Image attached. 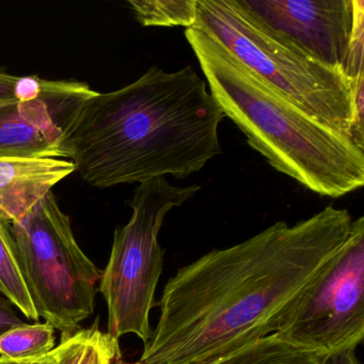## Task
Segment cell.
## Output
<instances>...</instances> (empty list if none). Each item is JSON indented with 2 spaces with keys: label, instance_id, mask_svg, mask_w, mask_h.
Segmentation results:
<instances>
[{
  "label": "cell",
  "instance_id": "7402d4cb",
  "mask_svg": "<svg viewBox=\"0 0 364 364\" xmlns=\"http://www.w3.org/2000/svg\"><path fill=\"white\" fill-rule=\"evenodd\" d=\"M112 364H144V363H141V362H140L139 360H138V361H136V362L124 361V360H123L122 355H119V357L117 358L116 360H114V363H112Z\"/></svg>",
  "mask_w": 364,
  "mask_h": 364
},
{
  "label": "cell",
  "instance_id": "52a82bcc",
  "mask_svg": "<svg viewBox=\"0 0 364 364\" xmlns=\"http://www.w3.org/2000/svg\"><path fill=\"white\" fill-rule=\"evenodd\" d=\"M283 338L325 355L355 350L364 338V217L283 315Z\"/></svg>",
  "mask_w": 364,
  "mask_h": 364
},
{
  "label": "cell",
  "instance_id": "9c48e42d",
  "mask_svg": "<svg viewBox=\"0 0 364 364\" xmlns=\"http://www.w3.org/2000/svg\"><path fill=\"white\" fill-rule=\"evenodd\" d=\"M95 93L85 82L44 80L33 101L0 105V157L65 159V137Z\"/></svg>",
  "mask_w": 364,
  "mask_h": 364
},
{
  "label": "cell",
  "instance_id": "3957f363",
  "mask_svg": "<svg viewBox=\"0 0 364 364\" xmlns=\"http://www.w3.org/2000/svg\"><path fill=\"white\" fill-rule=\"evenodd\" d=\"M210 92L225 117L277 171L323 197L364 184V150L257 77L204 31L186 29Z\"/></svg>",
  "mask_w": 364,
  "mask_h": 364
},
{
  "label": "cell",
  "instance_id": "2e32d148",
  "mask_svg": "<svg viewBox=\"0 0 364 364\" xmlns=\"http://www.w3.org/2000/svg\"><path fill=\"white\" fill-rule=\"evenodd\" d=\"M349 134L351 140L364 150V75L357 78L353 85Z\"/></svg>",
  "mask_w": 364,
  "mask_h": 364
},
{
  "label": "cell",
  "instance_id": "7a4b0ae2",
  "mask_svg": "<svg viewBox=\"0 0 364 364\" xmlns=\"http://www.w3.org/2000/svg\"><path fill=\"white\" fill-rule=\"evenodd\" d=\"M225 114L191 67H152L119 90L85 102L65 142V159L95 188L187 178L223 153Z\"/></svg>",
  "mask_w": 364,
  "mask_h": 364
},
{
  "label": "cell",
  "instance_id": "44dd1931",
  "mask_svg": "<svg viewBox=\"0 0 364 364\" xmlns=\"http://www.w3.org/2000/svg\"><path fill=\"white\" fill-rule=\"evenodd\" d=\"M54 353L37 360H11L0 357V364H53L54 362Z\"/></svg>",
  "mask_w": 364,
  "mask_h": 364
},
{
  "label": "cell",
  "instance_id": "5b68a950",
  "mask_svg": "<svg viewBox=\"0 0 364 364\" xmlns=\"http://www.w3.org/2000/svg\"><path fill=\"white\" fill-rule=\"evenodd\" d=\"M199 185L174 186L166 178L139 184L129 205V223L114 232L109 261L100 279L108 306V331L114 338L136 334L144 344L152 330L150 312L163 272L165 251L159 236L166 216L199 193Z\"/></svg>",
  "mask_w": 364,
  "mask_h": 364
},
{
  "label": "cell",
  "instance_id": "ac0fdd59",
  "mask_svg": "<svg viewBox=\"0 0 364 364\" xmlns=\"http://www.w3.org/2000/svg\"><path fill=\"white\" fill-rule=\"evenodd\" d=\"M24 325V321L16 314L14 304L3 293H0V336Z\"/></svg>",
  "mask_w": 364,
  "mask_h": 364
},
{
  "label": "cell",
  "instance_id": "277c9868",
  "mask_svg": "<svg viewBox=\"0 0 364 364\" xmlns=\"http://www.w3.org/2000/svg\"><path fill=\"white\" fill-rule=\"evenodd\" d=\"M200 29L294 104L350 137L353 82L253 20L237 0H198ZM351 139V138H350Z\"/></svg>",
  "mask_w": 364,
  "mask_h": 364
},
{
  "label": "cell",
  "instance_id": "30bf717a",
  "mask_svg": "<svg viewBox=\"0 0 364 364\" xmlns=\"http://www.w3.org/2000/svg\"><path fill=\"white\" fill-rule=\"evenodd\" d=\"M73 172L75 165L67 159L0 157V212L18 223Z\"/></svg>",
  "mask_w": 364,
  "mask_h": 364
},
{
  "label": "cell",
  "instance_id": "ffe728a7",
  "mask_svg": "<svg viewBox=\"0 0 364 364\" xmlns=\"http://www.w3.org/2000/svg\"><path fill=\"white\" fill-rule=\"evenodd\" d=\"M323 364H361L355 350H345L332 353L326 358Z\"/></svg>",
  "mask_w": 364,
  "mask_h": 364
},
{
  "label": "cell",
  "instance_id": "8fae6325",
  "mask_svg": "<svg viewBox=\"0 0 364 364\" xmlns=\"http://www.w3.org/2000/svg\"><path fill=\"white\" fill-rule=\"evenodd\" d=\"M327 357L274 332L250 341L208 364H323Z\"/></svg>",
  "mask_w": 364,
  "mask_h": 364
},
{
  "label": "cell",
  "instance_id": "5bb4252c",
  "mask_svg": "<svg viewBox=\"0 0 364 364\" xmlns=\"http://www.w3.org/2000/svg\"><path fill=\"white\" fill-rule=\"evenodd\" d=\"M55 349V328L35 323L14 328L0 336V355L11 360H37Z\"/></svg>",
  "mask_w": 364,
  "mask_h": 364
},
{
  "label": "cell",
  "instance_id": "8992f818",
  "mask_svg": "<svg viewBox=\"0 0 364 364\" xmlns=\"http://www.w3.org/2000/svg\"><path fill=\"white\" fill-rule=\"evenodd\" d=\"M11 229L38 314L63 333L77 331L95 312L102 272L76 242L71 220L54 193L22 220L11 223Z\"/></svg>",
  "mask_w": 364,
  "mask_h": 364
},
{
  "label": "cell",
  "instance_id": "603a6c76",
  "mask_svg": "<svg viewBox=\"0 0 364 364\" xmlns=\"http://www.w3.org/2000/svg\"><path fill=\"white\" fill-rule=\"evenodd\" d=\"M53 353H54V357H55L54 362H53V364H59L58 360H57L56 353H55L54 350H53Z\"/></svg>",
  "mask_w": 364,
  "mask_h": 364
},
{
  "label": "cell",
  "instance_id": "4fadbf2b",
  "mask_svg": "<svg viewBox=\"0 0 364 364\" xmlns=\"http://www.w3.org/2000/svg\"><path fill=\"white\" fill-rule=\"evenodd\" d=\"M198 0H129L136 20L144 27L193 28Z\"/></svg>",
  "mask_w": 364,
  "mask_h": 364
},
{
  "label": "cell",
  "instance_id": "9a60e30c",
  "mask_svg": "<svg viewBox=\"0 0 364 364\" xmlns=\"http://www.w3.org/2000/svg\"><path fill=\"white\" fill-rule=\"evenodd\" d=\"M363 46L364 1L363 0H355L353 33H351L350 40H349L346 57H345L344 63L341 68V71L353 84L357 78L364 75Z\"/></svg>",
  "mask_w": 364,
  "mask_h": 364
},
{
  "label": "cell",
  "instance_id": "e0dca14e",
  "mask_svg": "<svg viewBox=\"0 0 364 364\" xmlns=\"http://www.w3.org/2000/svg\"><path fill=\"white\" fill-rule=\"evenodd\" d=\"M44 80L39 76H18L14 88V95L18 102H31L37 99L42 91Z\"/></svg>",
  "mask_w": 364,
  "mask_h": 364
},
{
  "label": "cell",
  "instance_id": "6da1fadb",
  "mask_svg": "<svg viewBox=\"0 0 364 364\" xmlns=\"http://www.w3.org/2000/svg\"><path fill=\"white\" fill-rule=\"evenodd\" d=\"M348 210L278 221L178 268L164 287L144 364H208L279 330L285 311L348 236Z\"/></svg>",
  "mask_w": 364,
  "mask_h": 364
},
{
  "label": "cell",
  "instance_id": "cb8c5ba5",
  "mask_svg": "<svg viewBox=\"0 0 364 364\" xmlns=\"http://www.w3.org/2000/svg\"><path fill=\"white\" fill-rule=\"evenodd\" d=\"M0 293H1V287H0Z\"/></svg>",
  "mask_w": 364,
  "mask_h": 364
},
{
  "label": "cell",
  "instance_id": "ba28073f",
  "mask_svg": "<svg viewBox=\"0 0 364 364\" xmlns=\"http://www.w3.org/2000/svg\"><path fill=\"white\" fill-rule=\"evenodd\" d=\"M280 39L327 67L340 69L355 22V0H237Z\"/></svg>",
  "mask_w": 364,
  "mask_h": 364
},
{
  "label": "cell",
  "instance_id": "d6986e66",
  "mask_svg": "<svg viewBox=\"0 0 364 364\" xmlns=\"http://www.w3.org/2000/svg\"><path fill=\"white\" fill-rule=\"evenodd\" d=\"M18 76L11 75L5 70L0 69V105L16 102L14 88Z\"/></svg>",
  "mask_w": 364,
  "mask_h": 364
},
{
  "label": "cell",
  "instance_id": "7c38bea8",
  "mask_svg": "<svg viewBox=\"0 0 364 364\" xmlns=\"http://www.w3.org/2000/svg\"><path fill=\"white\" fill-rule=\"evenodd\" d=\"M0 287L1 293L27 318L38 321L39 314L21 267L18 248L12 234L11 221L0 212Z\"/></svg>",
  "mask_w": 364,
  "mask_h": 364
}]
</instances>
